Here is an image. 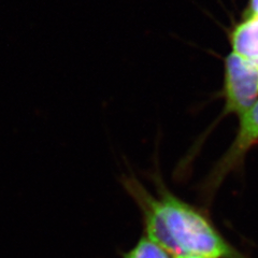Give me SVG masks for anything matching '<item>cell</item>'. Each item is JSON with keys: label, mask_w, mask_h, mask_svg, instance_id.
<instances>
[{"label": "cell", "mask_w": 258, "mask_h": 258, "mask_svg": "<svg viewBox=\"0 0 258 258\" xmlns=\"http://www.w3.org/2000/svg\"><path fill=\"white\" fill-rule=\"evenodd\" d=\"M127 188L142 210L147 237L172 258H243L203 214L172 194L161 191L155 198L133 180L127 182Z\"/></svg>", "instance_id": "6da1fadb"}, {"label": "cell", "mask_w": 258, "mask_h": 258, "mask_svg": "<svg viewBox=\"0 0 258 258\" xmlns=\"http://www.w3.org/2000/svg\"><path fill=\"white\" fill-rule=\"evenodd\" d=\"M225 112L242 115L258 99V63L235 52L225 59Z\"/></svg>", "instance_id": "7a4b0ae2"}, {"label": "cell", "mask_w": 258, "mask_h": 258, "mask_svg": "<svg viewBox=\"0 0 258 258\" xmlns=\"http://www.w3.org/2000/svg\"><path fill=\"white\" fill-rule=\"evenodd\" d=\"M239 117L240 126L236 139L217 168L216 174L220 175V177L235 167L238 161L243 157L245 152L253 144L258 142V99Z\"/></svg>", "instance_id": "3957f363"}, {"label": "cell", "mask_w": 258, "mask_h": 258, "mask_svg": "<svg viewBox=\"0 0 258 258\" xmlns=\"http://www.w3.org/2000/svg\"><path fill=\"white\" fill-rule=\"evenodd\" d=\"M233 52L258 63V15L244 19L231 32Z\"/></svg>", "instance_id": "277c9868"}, {"label": "cell", "mask_w": 258, "mask_h": 258, "mask_svg": "<svg viewBox=\"0 0 258 258\" xmlns=\"http://www.w3.org/2000/svg\"><path fill=\"white\" fill-rule=\"evenodd\" d=\"M124 258H172V256L156 242L145 236Z\"/></svg>", "instance_id": "5b68a950"}, {"label": "cell", "mask_w": 258, "mask_h": 258, "mask_svg": "<svg viewBox=\"0 0 258 258\" xmlns=\"http://www.w3.org/2000/svg\"><path fill=\"white\" fill-rule=\"evenodd\" d=\"M258 15V0H249V5L245 12V19Z\"/></svg>", "instance_id": "8992f818"}, {"label": "cell", "mask_w": 258, "mask_h": 258, "mask_svg": "<svg viewBox=\"0 0 258 258\" xmlns=\"http://www.w3.org/2000/svg\"><path fill=\"white\" fill-rule=\"evenodd\" d=\"M173 258H206V257H200V256H177Z\"/></svg>", "instance_id": "52a82bcc"}]
</instances>
